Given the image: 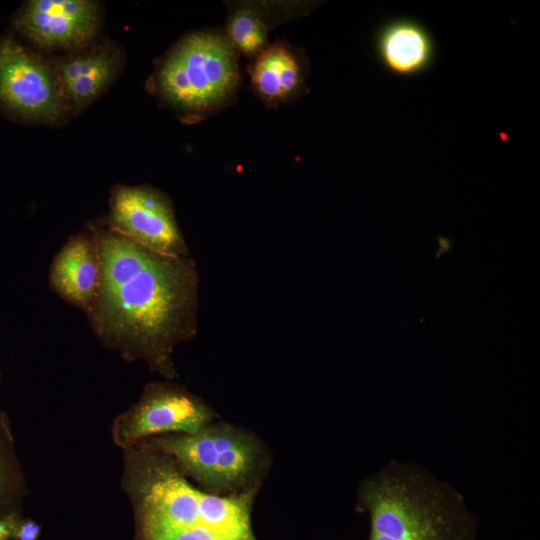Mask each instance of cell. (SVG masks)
<instances>
[{
    "label": "cell",
    "instance_id": "cell-9",
    "mask_svg": "<svg viewBox=\"0 0 540 540\" xmlns=\"http://www.w3.org/2000/svg\"><path fill=\"white\" fill-rule=\"evenodd\" d=\"M98 24V4L88 0H32L13 20L18 32L45 49L81 47Z\"/></svg>",
    "mask_w": 540,
    "mask_h": 540
},
{
    "label": "cell",
    "instance_id": "cell-4",
    "mask_svg": "<svg viewBox=\"0 0 540 540\" xmlns=\"http://www.w3.org/2000/svg\"><path fill=\"white\" fill-rule=\"evenodd\" d=\"M172 459L203 491L230 496L258 491L271 455L251 431L216 420L192 434H164L142 441Z\"/></svg>",
    "mask_w": 540,
    "mask_h": 540
},
{
    "label": "cell",
    "instance_id": "cell-7",
    "mask_svg": "<svg viewBox=\"0 0 540 540\" xmlns=\"http://www.w3.org/2000/svg\"><path fill=\"white\" fill-rule=\"evenodd\" d=\"M104 227L153 252L187 257L189 248L170 199L150 186L117 185Z\"/></svg>",
    "mask_w": 540,
    "mask_h": 540
},
{
    "label": "cell",
    "instance_id": "cell-12",
    "mask_svg": "<svg viewBox=\"0 0 540 540\" xmlns=\"http://www.w3.org/2000/svg\"><path fill=\"white\" fill-rule=\"evenodd\" d=\"M117 62L108 48L60 59L55 72L66 101L80 106L94 99L113 78Z\"/></svg>",
    "mask_w": 540,
    "mask_h": 540
},
{
    "label": "cell",
    "instance_id": "cell-15",
    "mask_svg": "<svg viewBox=\"0 0 540 540\" xmlns=\"http://www.w3.org/2000/svg\"><path fill=\"white\" fill-rule=\"evenodd\" d=\"M228 36L234 49L253 55L265 49L267 27L254 9L242 8L230 16Z\"/></svg>",
    "mask_w": 540,
    "mask_h": 540
},
{
    "label": "cell",
    "instance_id": "cell-5",
    "mask_svg": "<svg viewBox=\"0 0 540 540\" xmlns=\"http://www.w3.org/2000/svg\"><path fill=\"white\" fill-rule=\"evenodd\" d=\"M238 78L237 55L230 42L216 34L195 33L177 44L163 60L156 86L173 106L206 112L230 97Z\"/></svg>",
    "mask_w": 540,
    "mask_h": 540
},
{
    "label": "cell",
    "instance_id": "cell-14",
    "mask_svg": "<svg viewBox=\"0 0 540 540\" xmlns=\"http://www.w3.org/2000/svg\"><path fill=\"white\" fill-rule=\"evenodd\" d=\"M26 485L16 453L10 422L0 408V518L22 513Z\"/></svg>",
    "mask_w": 540,
    "mask_h": 540
},
{
    "label": "cell",
    "instance_id": "cell-13",
    "mask_svg": "<svg viewBox=\"0 0 540 540\" xmlns=\"http://www.w3.org/2000/svg\"><path fill=\"white\" fill-rule=\"evenodd\" d=\"M252 84L268 101H281L300 87L302 66L294 53L282 45L262 50L252 68Z\"/></svg>",
    "mask_w": 540,
    "mask_h": 540
},
{
    "label": "cell",
    "instance_id": "cell-16",
    "mask_svg": "<svg viewBox=\"0 0 540 540\" xmlns=\"http://www.w3.org/2000/svg\"><path fill=\"white\" fill-rule=\"evenodd\" d=\"M40 534V525L33 519L22 516L17 524L13 540H38Z\"/></svg>",
    "mask_w": 540,
    "mask_h": 540
},
{
    "label": "cell",
    "instance_id": "cell-3",
    "mask_svg": "<svg viewBox=\"0 0 540 540\" xmlns=\"http://www.w3.org/2000/svg\"><path fill=\"white\" fill-rule=\"evenodd\" d=\"M358 506L367 540H477V518L446 482L410 463L391 462L362 481Z\"/></svg>",
    "mask_w": 540,
    "mask_h": 540
},
{
    "label": "cell",
    "instance_id": "cell-11",
    "mask_svg": "<svg viewBox=\"0 0 540 540\" xmlns=\"http://www.w3.org/2000/svg\"><path fill=\"white\" fill-rule=\"evenodd\" d=\"M376 51L386 70L397 76L409 77L429 68L435 46L431 35L420 23L397 19L379 31Z\"/></svg>",
    "mask_w": 540,
    "mask_h": 540
},
{
    "label": "cell",
    "instance_id": "cell-10",
    "mask_svg": "<svg viewBox=\"0 0 540 540\" xmlns=\"http://www.w3.org/2000/svg\"><path fill=\"white\" fill-rule=\"evenodd\" d=\"M100 272L99 244L92 225L70 236L54 256L49 286L61 299L86 314L96 298Z\"/></svg>",
    "mask_w": 540,
    "mask_h": 540
},
{
    "label": "cell",
    "instance_id": "cell-1",
    "mask_svg": "<svg viewBox=\"0 0 540 540\" xmlns=\"http://www.w3.org/2000/svg\"><path fill=\"white\" fill-rule=\"evenodd\" d=\"M100 251V284L86 313L99 341L124 360L142 361L174 381L175 348L198 332L200 278L196 262L148 250L93 225Z\"/></svg>",
    "mask_w": 540,
    "mask_h": 540
},
{
    "label": "cell",
    "instance_id": "cell-2",
    "mask_svg": "<svg viewBox=\"0 0 540 540\" xmlns=\"http://www.w3.org/2000/svg\"><path fill=\"white\" fill-rule=\"evenodd\" d=\"M122 487L133 510L135 540H257L251 515L258 491H203L170 457L142 442L124 450Z\"/></svg>",
    "mask_w": 540,
    "mask_h": 540
},
{
    "label": "cell",
    "instance_id": "cell-8",
    "mask_svg": "<svg viewBox=\"0 0 540 540\" xmlns=\"http://www.w3.org/2000/svg\"><path fill=\"white\" fill-rule=\"evenodd\" d=\"M56 72L12 38L0 39V105L26 120L52 122L66 108Z\"/></svg>",
    "mask_w": 540,
    "mask_h": 540
},
{
    "label": "cell",
    "instance_id": "cell-6",
    "mask_svg": "<svg viewBox=\"0 0 540 540\" xmlns=\"http://www.w3.org/2000/svg\"><path fill=\"white\" fill-rule=\"evenodd\" d=\"M218 415L200 397L167 380L147 384L138 400L116 416L111 428L114 443L126 450L164 434H192Z\"/></svg>",
    "mask_w": 540,
    "mask_h": 540
},
{
    "label": "cell",
    "instance_id": "cell-17",
    "mask_svg": "<svg viewBox=\"0 0 540 540\" xmlns=\"http://www.w3.org/2000/svg\"><path fill=\"white\" fill-rule=\"evenodd\" d=\"M22 513H12L0 518V540H13Z\"/></svg>",
    "mask_w": 540,
    "mask_h": 540
}]
</instances>
